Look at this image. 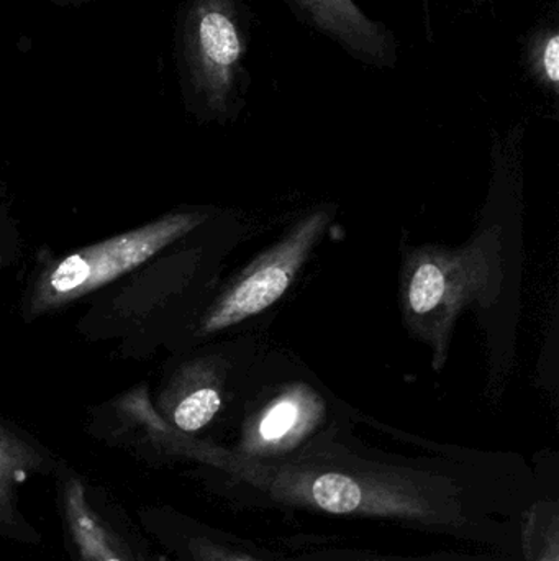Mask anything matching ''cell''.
Returning a JSON list of instances; mask_svg holds the SVG:
<instances>
[{"label":"cell","mask_w":559,"mask_h":561,"mask_svg":"<svg viewBox=\"0 0 559 561\" xmlns=\"http://www.w3.org/2000/svg\"><path fill=\"white\" fill-rule=\"evenodd\" d=\"M540 490L522 468L394 461L337 450L249 468L209 486L238 510L368 520L511 556L521 553L524 517Z\"/></svg>","instance_id":"obj_1"},{"label":"cell","mask_w":559,"mask_h":561,"mask_svg":"<svg viewBox=\"0 0 559 561\" xmlns=\"http://www.w3.org/2000/svg\"><path fill=\"white\" fill-rule=\"evenodd\" d=\"M202 220L197 214H173L59 260L36 280L26 306L30 316L58 309L131 272Z\"/></svg>","instance_id":"obj_2"},{"label":"cell","mask_w":559,"mask_h":561,"mask_svg":"<svg viewBox=\"0 0 559 561\" xmlns=\"http://www.w3.org/2000/svg\"><path fill=\"white\" fill-rule=\"evenodd\" d=\"M53 477L69 560L150 561L153 552L110 491L65 461H59Z\"/></svg>","instance_id":"obj_3"},{"label":"cell","mask_w":559,"mask_h":561,"mask_svg":"<svg viewBox=\"0 0 559 561\" xmlns=\"http://www.w3.org/2000/svg\"><path fill=\"white\" fill-rule=\"evenodd\" d=\"M252 15L245 0H203L196 9L194 49L210 105L226 111L248 82Z\"/></svg>","instance_id":"obj_4"},{"label":"cell","mask_w":559,"mask_h":561,"mask_svg":"<svg viewBox=\"0 0 559 561\" xmlns=\"http://www.w3.org/2000/svg\"><path fill=\"white\" fill-rule=\"evenodd\" d=\"M325 222V214H315L295 227L281 245L259 260L226 290L225 296L203 317L200 333L206 335L229 329L272 306L291 286L312 247L324 232Z\"/></svg>","instance_id":"obj_5"},{"label":"cell","mask_w":559,"mask_h":561,"mask_svg":"<svg viewBox=\"0 0 559 561\" xmlns=\"http://www.w3.org/2000/svg\"><path fill=\"white\" fill-rule=\"evenodd\" d=\"M494 279V265L485 249L442 253L419 259L407 283V312L410 319L435 320L433 335L443 345V325L452 322L463 304L481 297Z\"/></svg>","instance_id":"obj_6"},{"label":"cell","mask_w":559,"mask_h":561,"mask_svg":"<svg viewBox=\"0 0 559 561\" xmlns=\"http://www.w3.org/2000/svg\"><path fill=\"white\" fill-rule=\"evenodd\" d=\"M140 529L170 561H286L281 552L197 519L173 506H143L137 511Z\"/></svg>","instance_id":"obj_7"},{"label":"cell","mask_w":559,"mask_h":561,"mask_svg":"<svg viewBox=\"0 0 559 561\" xmlns=\"http://www.w3.org/2000/svg\"><path fill=\"white\" fill-rule=\"evenodd\" d=\"M304 25L340 46L361 65L393 69L399 42L386 23L368 15L357 0H284Z\"/></svg>","instance_id":"obj_8"},{"label":"cell","mask_w":559,"mask_h":561,"mask_svg":"<svg viewBox=\"0 0 559 561\" xmlns=\"http://www.w3.org/2000/svg\"><path fill=\"white\" fill-rule=\"evenodd\" d=\"M58 463L48 448L0 422V539L42 546V534L23 513L20 490L33 478L53 477Z\"/></svg>","instance_id":"obj_9"},{"label":"cell","mask_w":559,"mask_h":561,"mask_svg":"<svg viewBox=\"0 0 559 561\" xmlns=\"http://www.w3.org/2000/svg\"><path fill=\"white\" fill-rule=\"evenodd\" d=\"M222 394L216 386L200 378L199 369H187L161 398L163 421L174 431L193 437L219 414Z\"/></svg>","instance_id":"obj_10"},{"label":"cell","mask_w":559,"mask_h":561,"mask_svg":"<svg viewBox=\"0 0 559 561\" xmlns=\"http://www.w3.org/2000/svg\"><path fill=\"white\" fill-rule=\"evenodd\" d=\"M286 561H519V556L492 552V550H465V552H439L429 556H393V553L373 552L354 549L337 543L311 542L295 543L289 552H281Z\"/></svg>","instance_id":"obj_11"},{"label":"cell","mask_w":559,"mask_h":561,"mask_svg":"<svg viewBox=\"0 0 559 561\" xmlns=\"http://www.w3.org/2000/svg\"><path fill=\"white\" fill-rule=\"evenodd\" d=\"M519 561H559V494L540 490L522 526Z\"/></svg>","instance_id":"obj_12"},{"label":"cell","mask_w":559,"mask_h":561,"mask_svg":"<svg viewBox=\"0 0 559 561\" xmlns=\"http://www.w3.org/2000/svg\"><path fill=\"white\" fill-rule=\"evenodd\" d=\"M522 66L538 88L548 94L559 91V28L557 22L537 23L525 36Z\"/></svg>","instance_id":"obj_13"},{"label":"cell","mask_w":559,"mask_h":561,"mask_svg":"<svg viewBox=\"0 0 559 561\" xmlns=\"http://www.w3.org/2000/svg\"><path fill=\"white\" fill-rule=\"evenodd\" d=\"M423 2V23H426L427 38L432 39V0H422ZM479 3L492 2V0H478Z\"/></svg>","instance_id":"obj_14"},{"label":"cell","mask_w":559,"mask_h":561,"mask_svg":"<svg viewBox=\"0 0 559 561\" xmlns=\"http://www.w3.org/2000/svg\"><path fill=\"white\" fill-rule=\"evenodd\" d=\"M150 561H167V560H166V557L156 556V553H153V556H151Z\"/></svg>","instance_id":"obj_15"}]
</instances>
